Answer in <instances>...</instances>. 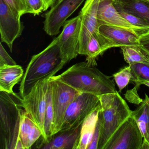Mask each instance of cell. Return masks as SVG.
<instances>
[{
	"label": "cell",
	"mask_w": 149,
	"mask_h": 149,
	"mask_svg": "<svg viewBox=\"0 0 149 149\" xmlns=\"http://www.w3.org/2000/svg\"><path fill=\"white\" fill-rule=\"evenodd\" d=\"M49 81L52 90L54 109V135L61 130L66 110L81 93L54 76L49 78Z\"/></svg>",
	"instance_id": "5b68a950"
},
{
	"label": "cell",
	"mask_w": 149,
	"mask_h": 149,
	"mask_svg": "<svg viewBox=\"0 0 149 149\" xmlns=\"http://www.w3.org/2000/svg\"><path fill=\"white\" fill-rule=\"evenodd\" d=\"M42 1L43 2V5H44L43 12H45L54 4L56 0H42Z\"/></svg>",
	"instance_id": "4dcf8cb0"
},
{
	"label": "cell",
	"mask_w": 149,
	"mask_h": 149,
	"mask_svg": "<svg viewBox=\"0 0 149 149\" xmlns=\"http://www.w3.org/2000/svg\"><path fill=\"white\" fill-rule=\"evenodd\" d=\"M54 77L80 93L100 96L117 91L115 84L109 77L86 61L74 64Z\"/></svg>",
	"instance_id": "7a4b0ae2"
},
{
	"label": "cell",
	"mask_w": 149,
	"mask_h": 149,
	"mask_svg": "<svg viewBox=\"0 0 149 149\" xmlns=\"http://www.w3.org/2000/svg\"><path fill=\"white\" fill-rule=\"evenodd\" d=\"M42 136L41 130L30 116L22 110L21 116L19 137L24 149L32 148Z\"/></svg>",
	"instance_id": "2e32d148"
},
{
	"label": "cell",
	"mask_w": 149,
	"mask_h": 149,
	"mask_svg": "<svg viewBox=\"0 0 149 149\" xmlns=\"http://www.w3.org/2000/svg\"><path fill=\"white\" fill-rule=\"evenodd\" d=\"M81 18L80 14L66 21L59 36V44L65 63L76 58L79 54V38Z\"/></svg>",
	"instance_id": "30bf717a"
},
{
	"label": "cell",
	"mask_w": 149,
	"mask_h": 149,
	"mask_svg": "<svg viewBox=\"0 0 149 149\" xmlns=\"http://www.w3.org/2000/svg\"><path fill=\"white\" fill-rule=\"evenodd\" d=\"M127 13L149 24V2L145 0H113Z\"/></svg>",
	"instance_id": "44dd1931"
},
{
	"label": "cell",
	"mask_w": 149,
	"mask_h": 149,
	"mask_svg": "<svg viewBox=\"0 0 149 149\" xmlns=\"http://www.w3.org/2000/svg\"><path fill=\"white\" fill-rule=\"evenodd\" d=\"M85 0H56L50 10L43 15V29L50 36L60 33L67 19L83 4Z\"/></svg>",
	"instance_id": "ba28073f"
},
{
	"label": "cell",
	"mask_w": 149,
	"mask_h": 149,
	"mask_svg": "<svg viewBox=\"0 0 149 149\" xmlns=\"http://www.w3.org/2000/svg\"><path fill=\"white\" fill-rule=\"evenodd\" d=\"M81 125L76 128L60 131L54 134L48 143L41 145L39 149H74L80 137Z\"/></svg>",
	"instance_id": "9a60e30c"
},
{
	"label": "cell",
	"mask_w": 149,
	"mask_h": 149,
	"mask_svg": "<svg viewBox=\"0 0 149 149\" xmlns=\"http://www.w3.org/2000/svg\"><path fill=\"white\" fill-rule=\"evenodd\" d=\"M24 74L22 67L19 65L0 67V91H4L20 99V96L14 92L13 88L21 81Z\"/></svg>",
	"instance_id": "e0dca14e"
},
{
	"label": "cell",
	"mask_w": 149,
	"mask_h": 149,
	"mask_svg": "<svg viewBox=\"0 0 149 149\" xmlns=\"http://www.w3.org/2000/svg\"><path fill=\"white\" fill-rule=\"evenodd\" d=\"M97 17L100 26L104 25L124 29L139 36L147 31L133 26L126 20L116 9L112 0H100Z\"/></svg>",
	"instance_id": "4fadbf2b"
},
{
	"label": "cell",
	"mask_w": 149,
	"mask_h": 149,
	"mask_svg": "<svg viewBox=\"0 0 149 149\" xmlns=\"http://www.w3.org/2000/svg\"><path fill=\"white\" fill-rule=\"evenodd\" d=\"M139 38L149 39V30L143 34L140 35L139 36Z\"/></svg>",
	"instance_id": "d6a6232c"
},
{
	"label": "cell",
	"mask_w": 149,
	"mask_h": 149,
	"mask_svg": "<svg viewBox=\"0 0 149 149\" xmlns=\"http://www.w3.org/2000/svg\"><path fill=\"white\" fill-rule=\"evenodd\" d=\"M145 1H148V2H149V0H145Z\"/></svg>",
	"instance_id": "836d02e7"
},
{
	"label": "cell",
	"mask_w": 149,
	"mask_h": 149,
	"mask_svg": "<svg viewBox=\"0 0 149 149\" xmlns=\"http://www.w3.org/2000/svg\"><path fill=\"white\" fill-rule=\"evenodd\" d=\"M100 33L109 39L116 47L125 46L139 47V36L124 29L109 26H100Z\"/></svg>",
	"instance_id": "5bb4252c"
},
{
	"label": "cell",
	"mask_w": 149,
	"mask_h": 149,
	"mask_svg": "<svg viewBox=\"0 0 149 149\" xmlns=\"http://www.w3.org/2000/svg\"><path fill=\"white\" fill-rule=\"evenodd\" d=\"M101 120L99 115L97 123L95 130L93 135V137L91 139L90 143L87 149H97L100 136V129H101Z\"/></svg>",
	"instance_id": "f1b7e54d"
},
{
	"label": "cell",
	"mask_w": 149,
	"mask_h": 149,
	"mask_svg": "<svg viewBox=\"0 0 149 149\" xmlns=\"http://www.w3.org/2000/svg\"><path fill=\"white\" fill-rule=\"evenodd\" d=\"M48 79L38 82L31 91L19 101L20 106L35 122L44 136V117L47 105Z\"/></svg>",
	"instance_id": "8992f818"
},
{
	"label": "cell",
	"mask_w": 149,
	"mask_h": 149,
	"mask_svg": "<svg viewBox=\"0 0 149 149\" xmlns=\"http://www.w3.org/2000/svg\"><path fill=\"white\" fill-rule=\"evenodd\" d=\"M130 66L132 74V81L135 83L140 81H149V63H137Z\"/></svg>",
	"instance_id": "603a6c76"
},
{
	"label": "cell",
	"mask_w": 149,
	"mask_h": 149,
	"mask_svg": "<svg viewBox=\"0 0 149 149\" xmlns=\"http://www.w3.org/2000/svg\"><path fill=\"white\" fill-rule=\"evenodd\" d=\"M4 2L9 7L14 15L17 18L21 17L29 13L28 10L23 0H3Z\"/></svg>",
	"instance_id": "484cf974"
},
{
	"label": "cell",
	"mask_w": 149,
	"mask_h": 149,
	"mask_svg": "<svg viewBox=\"0 0 149 149\" xmlns=\"http://www.w3.org/2000/svg\"><path fill=\"white\" fill-rule=\"evenodd\" d=\"M143 141L136 121L130 117L112 135L104 149H142Z\"/></svg>",
	"instance_id": "9c48e42d"
},
{
	"label": "cell",
	"mask_w": 149,
	"mask_h": 149,
	"mask_svg": "<svg viewBox=\"0 0 149 149\" xmlns=\"http://www.w3.org/2000/svg\"><path fill=\"white\" fill-rule=\"evenodd\" d=\"M135 84H136V86H135V87H136L138 88L139 87L140 85H142V84H143V85H146V86L149 87V81H139L135 83Z\"/></svg>",
	"instance_id": "1f68e13d"
},
{
	"label": "cell",
	"mask_w": 149,
	"mask_h": 149,
	"mask_svg": "<svg viewBox=\"0 0 149 149\" xmlns=\"http://www.w3.org/2000/svg\"><path fill=\"white\" fill-rule=\"evenodd\" d=\"M139 47L149 57V39L139 38Z\"/></svg>",
	"instance_id": "f546056e"
},
{
	"label": "cell",
	"mask_w": 149,
	"mask_h": 149,
	"mask_svg": "<svg viewBox=\"0 0 149 149\" xmlns=\"http://www.w3.org/2000/svg\"><path fill=\"white\" fill-rule=\"evenodd\" d=\"M12 96L0 93V149H24L19 137L23 109Z\"/></svg>",
	"instance_id": "277c9868"
},
{
	"label": "cell",
	"mask_w": 149,
	"mask_h": 149,
	"mask_svg": "<svg viewBox=\"0 0 149 149\" xmlns=\"http://www.w3.org/2000/svg\"><path fill=\"white\" fill-rule=\"evenodd\" d=\"M115 82L118 87L119 92H121L129 84L132 78L131 69L130 65L125 67L113 75Z\"/></svg>",
	"instance_id": "cb8c5ba5"
},
{
	"label": "cell",
	"mask_w": 149,
	"mask_h": 149,
	"mask_svg": "<svg viewBox=\"0 0 149 149\" xmlns=\"http://www.w3.org/2000/svg\"><path fill=\"white\" fill-rule=\"evenodd\" d=\"M28 10L29 13L39 15L43 12L44 5L42 0H23Z\"/></svg>",
	"instance_id": "4316f807"
},
{
	"label": "cell",
	"mask_w": 149,
	"mask_h": 149,
	"mask_svg": "<svg viewBox=\"0 0 149 149\" xmlns=\"http://www.w3.org/2000/svg\"><path fill=\"white\" fill-rule=\"evenodd\" d=\"M17 65L15 61L8 54L3 47L2 42L0 43V67L4 65Z\"/></svg>",
	"instance_id": "83f0119b"
},
{
	"label": "cell",
	"mask_w": 149,
	"mask_h": 149,
	"mask_svg": "<svg viewBox=\"0 0 149 149\" xmlns=\"http://www.w3.org/2000/svg\"><path fill=\"white\" fill-rule=\"evenodd\" d=\"M3 0H0V34L1 42L12 52L15 41L22 34L24 26Z\"/></svg>",
	"instance_id": "7c38bea8"
},
{
	"label": "cell",
	"mask_w": 149,
	"mask_h": 149,
	"mask_svg": "<svg viewBox=\"0 0 149 149\" xmlns=\"http://www.w3.org/2000/svg\"><path fill=\"white\" fill-rule=\"evenodd\" d=\"M101 104L85 118L81 128L80 137L74 149H87L91 142L95 130Z\"/></svg>",
	"instance_id": "ffe728a7"
},
{
	"label": "cell",
	"mask_w": 149,
	"mask_h": 149,
	"mask_svg": "<svg viewBox=\"0 0 149 149\" xmlns=\"http://www.w3.org/2000/svg\"><path fill=\"white\" fill-rule=\"evenodd\" d=\"M100 0H86L79 14L81 18L79 54L86 55L89 40L91 35L99 32L97 9Z\"/></svg>",
	"instance_id": "8fae6325"
},
{
	"label": "cell",
	"mask_w": 149,
	"mask_h": 149,
	"mask_svg": "<svg viewBox=\"0 0 149 149\" xmlns=\"http://www.w3.org/2000/svg\"><path fill=\"white\" fill-rule=\"evenodd\" d=\"M113 47H116L113 42L100 32L94 34L90 38L87 45L86 61L91 66H96L98 56Z\"/></svg>",
	"instance_id": "ac0fdd59"
},
{
	"label": "cell",
	"mask_w": 149,
	"mask_h": 149,
	"mask_svg": "<svg viewBox=\"0 0 149 149\" xmlns=\"http://www.w3.org/2000/svg\"><path fill=\"white\" fill-rule=\"evenodd\" d=\"M100 104L99 96L90 93H80L66 110L61 130L76 128L81 125L87 117Z\"/></svg>",
	"instance_id": "52a82bcc"
},
{
	"label": "cell",
	"mask_w": 149,
	"mask_h": 149,
	"mask_svg": "<svg viewBox=\"0 0 149 149\" xmlns=\"http://www.w3.org/2000/svg\"><path fill=\"white\" fill-rule=\"evenodd\" d=\"M112 1L116 9L118 11L120 14L128 22L137 27L145 29L147 31L149 30V23L142 19L136 17L135 15L124 11L116 2L113 1V0Z\"/></svg>",
	"instance_id": "d4e9b609"
},
{
	"label": "cell",
	"mask_w": 149,
	"mask_h": 149,
	"mask_svg": "<svg viewBox=\"0 0 149 149\" xmlns=\"http://www.w3.org/2000/svg\"><path fill=\"white\" fill-rule=\"evenodd\" d=\"M131 117L136 121L143 138L142 149H149V97L147 94L140 105L132 111Z\"/></svg>",
	"instance_id": "d6986e66"
},
{
	"label": "cell",
	"mask_w": 149,
	"mask_h": 149,
	"mask_svg": "<svg viewBox=\"0 0 149 149\" xmlns=\"http://www.w3.org/2000/svg\"><path fill=\"white\" fill-rule=\"evenodd\" d=\"M59 40L58 36L44 50L32 56L20 84L21 98L27 95L38 82L54 76L66 64Z\"/></svg>",
	"instance_id": "6da1fadb"
},
{
	"label": "cell",
	"mask_w": 149,
	"mask_h": 149,
	"mask_svg": "<svg viewBox=\"0 0 149 149\" xmlns=\"http://www.w3.org/2000/svg\"><path fill=\"white\" fill-rule=\"evenodd\" d=\"M99 97L101 105L99 113L101 125L97 149H104L117 130L131 117L132 111L117 91Z\"/></svg>",
	"instance_id": "3957f363"
},
{
	"label": "cell",
	"mask_w": 149,
	"mask_h": 149,
	"mask_svg": "<svg viewBox=\"0 0 149 149\" xmlns=\"http://www.w3.org/2000/svg\"><path fill=\"white\" fill-rule=\"evenodd\" d=\"M125 61L129 65L137 63H149V57L138 47H121Z\"/></svg>",
	"instance_id": "7402d4cb"
}]
</instances>
